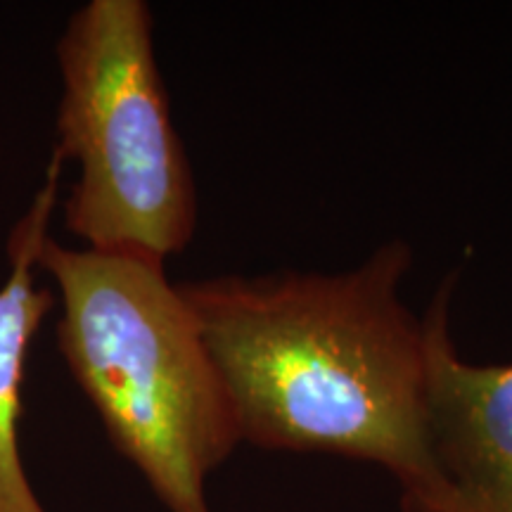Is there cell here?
<instances>
[{"label": "cell", "mask_w": 512, "mask_h": 512, "mask_svg": "<svg viewBox=\"0 0 512 512\" xmlns=\"http://www.w3.org/2000/svg\"><path fill=\"white\" fill-rule=\"evenodd\" d=\"M453 283L456 275L425 313V425L444 512H512V363L479 366L458 354L448 328Z\"/></svg>", "instance_id": "277c9868"}, {"label": "cell", "mask_w": 512, "mask_h": 512, "mask_svg": "<svg viewBox=\"0 0 512 512\" xmlns=\"http://www.w3.org/2000/svg\"><path fill=\"white\" fill-rule=\"evenodd\" d=\"M55 152L79 174L64 226L86 249L166 264L197 230V188L143 0H91L57 41Z\"/></svg>", "instance_id": "3957f363"}, {"label": "cell", "mask_w": 512, "mask_h": 512, "mask_svg": "<svg viewBox=\"0 0 512 512\" xmlns=\"http://www.w3.org/2000/svg\"><path fill=\"white\" fill-rule=\"evenodd\" d=\"M62 166V159L53 155L46 181L8 240V278L0 285V512H46L24 467L19 425L31 342L55 309V292L38 285L36 271L57 207Z\"/></svg>", "instance_id": "5b68a950"}, {"label": "cell", "mask_w": 512, "mask_h": 512, "mask_svg": "<svg viewBox=\"0 0 512 512\" xmlns=\"http://www.w3.org/2000/svg\"><path fill=\"white\" fill-rule=\"evenodd\" d=\"M411 247L344 273L216 275L181 292L226 382L242 444L380 465L403 512H444L425 425V318L401 302Z\"/></svg>", "instance_id": "6da1fadb"}, {"label": "cell", "mask_w": 512, "mask_h": 512, "mask_svg": "<svg viewBox=\"0 0 512 512\" xmlns=\"http://www.w3.org/2000/svg\"><path fill=\"white\" fill-rule=\"evenodd\" d=\"M57 344L112 446L169 512H211L207 479L242 444L238 413L181 285L164 264L48 235Z\"/></svg>", "instance_id": "7a4b0ae2"}]
</instances>
